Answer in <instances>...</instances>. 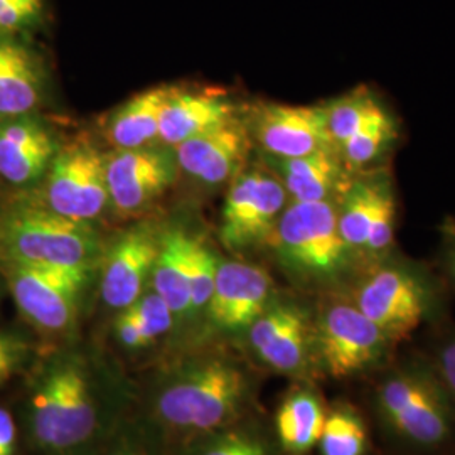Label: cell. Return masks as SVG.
<instances>
[{
    "label": "cell",
    "instance_id": "9a60e30c",
    "mask_svg": "<svg viewBox=\"0 0 455 455\" xmlns=\"http://www.w3.org/2000/svg\"><path fill=\"white\" fill-rule=\"evenodd\" d=\"M58 148L37 118L22 115L0 120V176L14 186L41 180Z\"/></svg>",
    "mask_w": 455,
    "mask_h": 455
},
{
    "label": "cell",
    "instance_id": "30bf717a",
    "mask_svg": "<svg viewBox=\"0 0 455 455\" xmlns=\"http://www.w3.org/2000/svg\"><path fill=\"white\" fill-rule=\"evenodd\" d=\"M319 351L325 370L347 378L376 364L387 347V334L356 306L334 304L319 324Z\"/></svg>",
    "mask_w": 455,
    "mask_h": 455
},
{
    "label": "cell",
    "instance_id": "277c9868",
    "mask_svg": "<svg viewBox=\"0 0 455 455\" xmlns=\"http://www.w3.org/2000/svg\"><path fill=\"white\" fill-rule=\"evenodd\" d=\"M243 393V374L236 368L221 361L204 363L163 391L159 413L172 427L210 430L227 422Z\"/></svg>",
    "mask_w": 455,
    "mask_h": 455
},
{
    "label": "cell",
    "instance_id": "d590c367",
    "mask_svg": "<svg viewBox=\"0 0 455 455\" xmlns=\"http://www.w3.org/2000/svg\"><path fill=\"white\" fill-rule=\"evenodd\" d=\"M440 366H442V374L445 383L455 395V341L445 346L440 356Z\"/></svg>",
    "mask_w": 455,
    "mask_h": 455
},
{
    "label": "cell",
    "instance_id": "9c48e42d",
    "mask_svg": "<svg viewBox=\"0 0 455 455\" xmlns=\"http://www.w3.org/2000/svg\"><path fill=\"white\" fill-rule=\"evenodd\" d=\"M174 152L156 147L115 150L107 156L110 204L122 216L146 210L172 186L178 176Z\"/></svg>",
    "mask_w": 455,
    "mask_h": 455
},
{
    "label": "cell",
    "instance_id": "5bb4252c",
    "mask_svg": "<svg viewBox=\"0 0 455 455\" xmlns=\"http://www.w3.org/2000/svg\"><path fill=\"white\" fill-rule=\"evenodd\" d=\"M270 295L272 278L263 268L243 261H220L208 307L220 327L242 329L260 317Z\"/></svg>",
    "mask_w": 455,
    "mask_h": 455
},
{
    "label": "cell",
    "instance_id": "2e32d148",
    "mask_svg": "<svg viewBox=\"0 0 455 455\" xmlns=\"http://www.w3.org/2000/svg\"><path fill=\"white\" fill-rule=\"evenodd\" d=\"M250 342L268 366L282 373L299 371L307 359L309 325L295 306L265 309L250 325Z\"/></svg>",
    "mask_w": 455,
    "mask_h": 455
},
{
    "label": "cell",
    "instance_id": "f1b7e54d",
    "mask_svg": "<svg viewBox=\"0 0 455 455\" xmlns=\"http://www.w3.org/2000/svg\"><path fill=\"white\" fill-rule=\"evenodd\" d=\"M395 197L391 193L390 184L385 182L376 203V210L363 251H366L371 257H379L390 248L395 235Z\"/></svg>",
    "mask_w": 455,
    "mask_h": 455
},
{
    "label": "cell",
    "instance_id": "ba28073f",
    "mask_svg": "<svg viewBox=\"0 0 455 455\" xmlns=\"http://www.w3.org/2000/svg\"><path fill=\"white\" fill-rule=\"evenodd\" d=\"M378 405L391 427L419 445H437L451 432V413L422 374L398 373L381 383Z\"/></svg>",
    "mask_w": 455,
    "mask_h": 455
},
{
    "label": "cell",
    "instance_id": "4fadbf2b",
    "mask_svg": "<svg viewBox=\"0 0 455 455\" xmlns=\"http://www.w3.org/2000/svg\"><path fill=\"white\" fill-rule=\"evenodd\" d=\"M161 236L148 227L127 229L103 261L101 297L112 309H129L144 292L159 255Z\"/></svg>",
    "mask_w": 455,
    "mask_h": 455
},
{
    "label": "cell",
    "instance_id": "1f68e13d",
    "mask_svg": "<svg viewBox=\"0 0 455 455\" xmlns=\"http://www.w3.org/2000/svg\"><path fill=\"white\" fill-rule=\"evenodd\" d=\"M203 455H267V451L261 442L250 435L228 434L212 442Z\"/></svg>",
    "mask_w": 455,
    "mask_h": 455
},
{
    "label": "cell",
    "instance_id": "e0dca14e",
    "mask_svg": "<svg viewBox=\"0 0 455 455\" xmlns=\"http://www.w3.org/2000/svg\"><path fill=\"white\" fill-rule=\"evenodd\" d=\"M246 146V133L233 120L174 147V156L180 169L188 176L206 186H218L229 180L240 167Z\"/></svg>",
    "mask_w": 455,
    "mask_h": 455
},
{
    "label": "cell",
    "instance_id": "ac0fdd59",
    "mask_svg": "<svg viewBox=\"0 0 455 455\" xmlns=\"http://www.w3.org/2000/svg\"><path fill=\"white\" fill-rule=\"evenodd\" d=\"M233 105L227 98L172 88L161 112L159 140L165 146H180L233 122Z\"/></svg>",
    "mask_w": 455,
    "mask_h": 455
},
{
    "label": "cell",
    "instance_id": "52a82bcc",
    "mask_svg": "<svg viewBox=\"0 0 455 455\" xmlns=\"http://www.w3.org/2000/svg\"><path fill=\"white\" fill-rule=\"evenodd\" d=\"M287 189L282 180L263 171L238 174L221 212V240L229 248H246L270 238L283 212Z\"/></svg>",
    "mask_w": 455,
    "mask_h": 455
},
{
    "label": "cell",
    "instance_id": "7c38bea8",
    "mask_svg": "<svg viewBox=\"0 0 455 455\" xmlns=\"http://www.w3.org/2000/svg\"><path fill=\"white\" fill-rule=\"evenodd\" d=\"M253 132L274 159H295L334 148L325 107L263 105L255 115Z\"/></svg>",
    "mask_w": 455,
    "mask_h": 455
},
{
    "label": "cell",
    "instance_id": "e575fe53",
    "mask_svg": "<svg viewBox=\"0 0 455 455\" xmlns=\"http://www.w3.org/2000/svg\"><path fill=\"white\" fill-rule=\"evenodd\" d=\"M16 445V425L11 413L0 408V455L14 454Z\"/></svg>",
    "mask_w": 455,
    "mask_h": 455
},
{
    "label": "cell",
    "instance_id": "d6a6232c",
    "mask_svg": "<svg viewBox=\"0 0 455 455\" xmlns=\"http://www.w3.org/2000/svg\"><path fill=\"white\" fill-rule=\"evenodd\" d=\"M22 353L24 346L20 342L11 336L0 334V383L14 373L22 359Z\"/></svg>",
    "mask_w": 455,
    "mask_h": 455
},
{
    "label": "cell",
    "instance_id": "f546056e",
    "mask_svg": "<svg viewBox=\"0 0 455 455\" xmlns=\"http://www.w3.org/2000/svg\"><path fill=\"white\" fill-rule=\"evenodd\" d=\"M129 309L140 327L147 344L157 339L172 327L174 312L159 293H148L146 297H140Z\"/></svg>",
    "mask_w": 455,
    "mask_h": 455
},
{
    "label": "cell",
    "instance_id": "cb8c5ba5",
    "mask_svg": "<svg viewBox=\"0 0 455 455\" xmlns=\"http://www.w3.org/2000/svg\"><path fill=\"white\" fill-rule=\"evenodd\" d=\"M387 180H358L344 197L341 212H338V225L344 243L349 250H361L366 244L376 203Z\"/></svg>",
    "mask_w": 455,
    "mask_h": 455
},
{
    "label": "cell",
    "instance_id": "8992f818",
    "mask_svg": "<svg viewBox=\"0 0 455 455\" xmlns=\"http://www.w3.org/2000/svg\"><path fill=\"white\" fill-rule=\"evenodd\" d=\"M110 204L107 156L90 142L58 148L48 169L46 206L82 223H92Z\"/></svg>",
    "mask_w": 455,
    "mask_h": 455
},
{
    "label": "cell",
    "instance_id": "83f0119b",
    "mask_svg": "<svg viewBox=\"0 0 455 455\" xmlns=\"http://www.w3.org/2000/svg\"><path fill=\"white\" fill-rule=\"evenodd\" d=\"M220 261L212 250L193 236L189 255V285H191V309H203L210 304L214 280Z\"/></svg>",
    "mask_w": 455,
    "mask_h": 455
},
{
    "label": "cell",
    "instance_id": "8fae6325",
    "mask_svg": "<svg viewBox=\"0 0 455 455\" xmlns=\"http://www.w3.org/2000/svg\"><path fill=\"white\" fill-rule=\"evenodd\" d=\"M356 307L378 325L388 339H402L411 334L425 315V293L402 268L385 267L374 270L359 285Z\"/></svg>",
    "mask_w": 455,
    "mask_h": 455
},
{
    "label": "cell",
    "instance_id": "d4e9b609",
    "mask_svg": "<svg viewBox=\"0 0 455 455\" xmlns=\"http://www.w3.org/2000/svg\"><path fill=\"white\" fill-rule=\"evenodd\" d=\"M383 112V107L366 88L355 90L325 107L327 131L334 146L341 147L363 125Z\"/></svg>",
    "mask_w": 455,
    "mask_h": 455
},
{
    "label": "cell",
    "instance_id": "7402d4cb",
    "mask_svg": "<svg viewBox=\"0 0 455 455\" xmlns=\"http://www.w3.org/2000/svg\"><path fill=\"white\" fill-rule=\"evenodd\" d=\"M274 165L287 193L300 203L327 201V196L341 182V164L334 148L295 159H275Z\"/></svg>",
    "mask_w": 455,
    "mask_h": 455
},
{
    "label": "cell",
    "instance_id": "3957f363",
    "mask_svg": "<svg viewBox=\"0 0 455 455\" xmlns=\"http://www.w3.org/2000/svg\"><path fill=\"white\" fill-rule=\"evenodd\" d=\"M36 440L48 449H69L97 427L95 400L86 374L75 363H61L44 374L31 400Z\"/></svg>",
    "mask_w": 455,
    "mask_h": 455
},
{
    "label": "cell",
    "instance_id": "4dcf8cb0",
    "mask_svg": "<svg viewBox=\"0 0 455 455\" xmlns=\"http://www.w3.org/2000/svg\"><path fill=\"white\" fill-rule=\"evenodd\" d=\"M43 0H0V34L14 33L39 17Z\"/></svg>",
    "mask_w": 455,
    "mask_h": 455
},
{
    "label": "cell",
    "instance_id": "44dd1931",
    "mask_svg": "<svg viewBox=\"0 0 455 455\" xmlns=\"http://www.w3.org/2000/svg\"><path fill=\"white\" fill-rule=\"evenodd\" d=\"M193 236L182 229H169L161 235L159 255L152 270L156 293H159L174 314L191 309L189 255Z\"/></svg>",
    "mask_w": 455,
    "mask_h": 455
},
{
    "label": "cell",
    "instance_id": "836d02e7",
    "mask_svg": "<svg viewBox=\"0 0 455 455\" xmlns=\"http://www.w3.org/2000/svg\"><path fill=\"white\" fill-rule=\"evenodd\" d=\"M116 334L120 341L124 342L127 347H142L147 346L146 338L137 324L131 309H124L122 315L116 321Z\"/></svg>",
    "mask_w": 455,
    "mask_h": 455
},
{
    "label": "cell",
    "instance_id": "5b68a950",
    "mask_svg": "<svg viewBox=\"0 0 455 455\" xmlns=\"http://www.w3.org/2000/svg\"><path fill=\"white\" fill-rule=\"evenodd\" d=\"M17 307L36 327L48 332L69 329L78 312V300L88 272L78 268L39 267L0 261Z\"/></svg>",
    "mask_w": 455,
    "mask_h": 455
},
{
    "label": "cell",
    "instance_id": "484cf974",
    "mask_svg": "<svg viewBox=\"0 0 455 455\" xmlns=\"http://www.w3.org/2000/svg\"><path fill=\"white\" fill-rule=\"evenodd\" d=\"M323 455H364L368 445L366 425L351 408H338L325 415L321 435Z\"/></svg>",
    "mask_w": 455,
    "mask_h": 455
},
{
    "label": "cell",
    "instance_id": "74e56055",
    "mask_svg": "<svg viewBox=\"0 0 455 455\" xmlns=\"http://www.w3.org/2000/svg\"><path fill=\"white\" fill-rule=\"evenodd\" d=\"M451 263H452V270H454V276H455V244H454V250H452V260H451Z\"/></svg>",
    "mask_w": 455,
    "mask_h": 455
},
{
    "label": "cell",
    "instance_id": "8d00e7d4",
    "mask_svg": "<svg viewBox=\"0 0 455 455\" xmlns=\"http://www.w3.org/2000/svg\"><path fill=\"white\" fill-rule=\"evenodd\" d=\"M112 455H140L137 454V452H133V451H118V452H114Z\"/></svg>",
    "mask_w": 455,
    "mask_h": 455
},
{
    "label": "cell",
    "instance_id": "6da1fadb",
    "mask_svg": "<svg viewBox=\"0 0 455 455\" xmlns=\"http://www.w3.org/2000/svg\"><path fill=\"white\" fill-rule=\"evenodd\" d=\"M98 248L90 223L65 218L46 204L16 203L0 212V261L90 272Z\"/></svg>",
    "mask_w": 455,
    "mask_h": 455
},
{
    "label": "cell",
    "instance_id": "603a6c76",
    "mask_svg": "<svg viewBox=\"0 0 455 455\" xmlns=\"http://www.w3.org/2000/svg\"><path fill=\"white\" fill-rule=\"evenodd\" d=\"M275 422L283 449L292 454H304L321 440L324 408L309 391H297L280 405Z\"/></svg>",
    "mask_w": 455,
    "mask_h": 455
},
{
    "label": "cell",
    "instance_id": "7a4b0ae2",
    "mask_svg": "<svg viewBox=\"0 0 455 455\" xmlns=\"http://www.w3.org/2000/svg\"><path fill=\"white\" fill-rule=\"evenodd\" d=\"M280 260L293 274L309 278H332L347 265L338 210L329 201H293L283 210L272 233Z\"/></svg>",
    "mask_w": 455,
    "mask_h": 455
},
{
    "label": "cell",
    "instance_id": "ffe728a7",
    "mask_svg": "<svg viewBox=\"0 0 455 455\" xmlns=\"http://www.w3.org/2000/svg\"><path fill=\"white\" fill-rule=\"evenodd\" d=\"M172 86H156L132 97L115 110L107 124V139L115 150L148 147L159 140L164 103Z\"/></svg>",
    "mask_w": 455,
    "mask_h": 455
},
{
    "label": "cell",
    "instance_id": "d6986e66",
    "mask_svg": "<svg viewBox=\"0 0 455 455\" xmlns=\"http://www.w3.org/2000/svg\"><path fill=\"white\" fill-rule=\"evenodd\" d=\"M43 88V69L33 51L0 34V120L31 114Z\"/></svg>",
    "mask_w": 455,
    "mask_h": 455
},
{
    "label": "cell",
    "instance_id": "4316f807",
    "mask_svg": "<svg viewBox=\"0 0 455 455\" xmlns=\"http://www.w3.org/2000/svg\"><path fill=\"white\" fill-rule=\"evenodd\" d=\"M396 135L395 124L387 112L374 116L366 125H363L353 137L342 144V154L347 163L353 165H364L374 161Z\"/></svg>",
    "mask_w": 455,
    "mask_h": 455
}]
</instances>
